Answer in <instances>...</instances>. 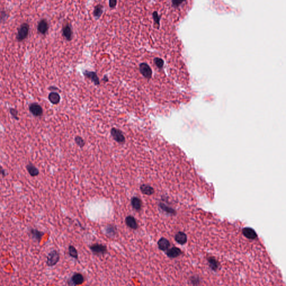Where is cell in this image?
Listing matches in <instances>:
<instances>
[{
    "mask_svg": "<svg viewBox=\"0 0 286 286\" xmlns=\"http://www.w3.org/2000/svg\"><path fill=\"white\" fill-rule=\"evenodd\" d=\"M90 250L93 254L97 256H102L107 253V248L106 245L95 243L90 246Z\"/></svg>",
    "mask_w": 286,
    "mask_h": 286,
    "instance_id": "6da1fadb",
    "label": "cell"
},
{
    "mask_svg": "<svg viewBox=\"0 0 286 286\" xmlns=\"http://www.w3.org/2000/svg\"><path fill=\"white\" fill-rule=\"evenodd\" d=\"M60 260L59 253L56 250L51 251L47 256L46 264L49 267H53L57 264Z\"/></svg>",
    "mask_w": 286,
    "mask_h": 286,
    "instance_id": "7a4b0ae2",
    "label": "cell"
},
{
    "mask_svg": "<svg viewBox=\"0 0 286 286\" xmlns=\"http://www.w3.org/2000/svg\"><path fill=\"white\" fill-rule=\"evenodd\" d=\"M62 35L67 41H72L73 38V32L71 23L66 21V22H64L62 27Z\"/></svg>",
    "mask_w": 286,
    "mask_h": 286,
    "instance_id": "3957f363",
    "label": "cell"
},
{
    "mask_svg": "<svg viewBox=\"0 0 286 286\" xmlns=\"http://www.w3.org/2000/svg\"><path fill=\"white\" fill-rule=\"evenodd\" d=\"M85 282V278L82 274L77 273L74 274L71 277V279L68 281V284L69 285H74V286H78L81 285Z\"/></svg>",
    "mask_w": 286,
    "mask_h": 286,
    "instance_id": "277c9868",
    "label": "cell"
},
{
    "mask_svg": "<svg viewBox=\"0 0 286 286\" xmlns=\"http://www.w3.org/2000/svg\"><path fill=\"white\" fill-rule=\"evenodd\" d=\"M139 71L145 78L149 79L152 76V70L148 64L142 63L139 65Z\"/></svg>",
    "mask_w": 286,
    "mask_h": 286,
    "instance_id": "5b68a950",
    "label": "cell"
},
{
    "mask_svg": "<svg viewBox=\"0 0 286 286\" xmlns=\"http://www.w3.org/2000/svg\"><path fill=\"white\" fill-rule=\"evenodd\" d=\"M111 134L113 139H114L116 142L121 144H123L125 142V136L123 135L122 131L119 129L115 128L112 129L111 130Z\"/></svg>",
    "mask_w": 286,
    "mask_h": 286,
    "instance_id": "8992f818",
    "label": "cell"
},
{
    "mask_svg": "<svg viewBox=\"0 0 286 286\" xmlns=\"http://www.w3.org/2000/svg\"><path fill=\"white\" fill-rule=\"evenodd\" d=\"M29 111L36 117H40L43 114V110L41 106L38 103H32L29 106Z\"/></svg>",
    "mask_w": 286,
    "mask_h": 286,
    "instance_id": "52a82bcc",
    "label": "cell"
},
{
    "mask_svg": "<svg viewBox=\"0 0 286 286\" xmlns=\"http://www.w3.org/2000/svg\"><path fill=\"white\" fill-rule=\"evenodd\" d=\"M29 25L26 24L22 25L18 30L17 39L19 41H21L27 37L29 32Z\"/></svg>",
    "mask_w": 286,
    "mask_h": 286,
    "instance_id": "ba28073f",
    "label": "cell"
},
{
    "mask_svg": "<svg viewBox=\"0 0 286 286\" xmlns=\"http://www.w3.org/2000/svg\"><path fill=\"white\" fill-rule=\"evenodd\" d=\"M44 234L45 233L44 232H41L37 229H33V228L30 229L29 232V235L30 237H31L33 240L37 241L38 242H40L41 239L44 236Z\"/></svg>",
    "mask_w": 286,
    "mask_h": 286,
    "instance_id": "9c48e42d",
    "label": "cell"
},
{
    "mask_svg": "<svg viewBox=\"0 0 286 286\" xmlns=\"http://www.w3.org/2000/svg\"><path fill=\"white\" fill-rule=\"evenodd\" d=\"M125 223L126 226L132 230H136L139 227L138 223L133 216L129 215L126 216L125 218Z\"/></svg>",
    "mask_w": 286,
    "mask_h": 286,
    "instance_id": "30bf717a",
    "label": "cell"
},
{
    "mask_svg": "<svg viewBox=\"0 0 286 286\" xmlns=\"http://www.w3.org/2000/svg\"><path fill=\"white\" fill-rule=\"evenodd\" d=\"M105 234L110 237H114L117 235V229L116 226L112 224H108L104 228Z\"/></svg>",
    "mask_w": 286,
    "mask_h": 286,
    "instance_id": "8fae6325",
    "label": "cell"
},
{
    "mask_svg": "<svg viewBox=\"0 0 286 286\" xmlns=\"http://www.w3.org/2000/svg\"><path fill=\"white\" fill-rule=\"evenodd\" d=\"M131 206L134 210L137 212H140L143 207V202L138 197L134 196L131 199Z\"/></svg>",
    "mask_w": 286,
    "mask_h": 286,
    "instance_id": "7c38bea8",
    "label": "cell"
},
{
    "mask_svg": "<svg viewBox=\"0 0 286 286\" xmlns=\"http://www.w3.org/2000/svg\"><path fill=\"white\" fill-rule=\"evenodd\" d=\"M182 254V251L180 248H177L176 246H173L172 248L168 249L166 251V254L167 256L170 258H175L178 256H180Z\"/></svg>",
    "mask_w": 286,
    "mask_h": 286,
    "instance_id": "4fadbf2b",
    "label": "cell"
},
{
    "mask_svg": "<svg viewBox=\"0 0 286 286\" xmlns=\"http://www.w3.org/2000/svg\"><path fill=\"white\" fill-rule=\"evenodd\" d=\"M242 234L249 239H255L258 235L256 231L251 227H244L242 230Z\"/></svg>",
    "mask_w": 286,
    "mask_h": 286,
    "instance_id": "5bb4252c",
    "label": "cell"
},
{
    "mask_svg": "<svg viewBox=\"0 0 286 286\" xmlns=\"http://www.w3.org/2000/svg\"><path fill=\"white\" fill-rule=\"evenodd\" d=\"M140 190L142 194L147 196H152L155 192V190L153 187L147 184H142L140 185Z\"/></svg>",
    "mask_w": 286,
    "mask_h": 286,
    "instance_id": "9a60e30c",
    "label": "cell"
},
{
    "mask_svg": "<svg viewBox=\"0 0 286 286\" xmlns=\"http://www.w3.org/2000/svg\"><path fill=\"white\" fill-rule=\"evenodd\" d=\"M158 248L162 251H166L169 249L171 246V243L169 240L166 239L165 237H161L159 240H158Z\"/></svg>",
    "mask_w": 286,
    "mask_h": 286,
    "instance_id": "2e32d148",
    "label": "cell"
},
{
    "mask_svg": "<svg viewBox=\"0 0 286 286\" xmlns=\"http://www.w3.org/2000/svg\"><path fill=\"white\" fill-rule=\"evenodd\" d=\"M104 12V6L101 3H98V5L95 6L94 7L93 15L94 18L96 20H98L102 15Z\"/></svg>",
    "mask_w": 286,
    "mask_h": 286,
    "instance_id": "e0dca14e",
    "label": "cell"
},
{
    "mask_svg": "<svg viewBox=\"0 0 286 286\" xmlns=\"http://www.w3.org/2000/svg\"><path fill=\"white\" fill-rule=\"evenodd\" d=\"M175 239L176 241H177L181 245H183L185 244L187 241V237L185 232H177L175 235Z\"/></svg>",
    "mask_w": 286,
    "mask_h": 286,
    "instance_id": "ac0fdd59",
    "label": "cell"
},
{
    "mask_svg": "<svg viewBox=\"0 0 286 286\" xmlns=\"http://www.w3.org/2000/svg\"><path fill=\"white\" fill-rule=\"evenodd\" d=\"M49 24L46 20H42L39 23L38 30L39 33L42 34H45L49 30Z\"/></svg>",
    "mask_w": 286,
    "mask_h": 286,
    "instance_id": "d6986e66",
    "label": "cell"
},
{
    "mask_svg": "<svg viewBox=\"0 0 286 286\" xmlns=\"http://www.w3.org/2000/svg\"><path fill=\"white\" fill-rule=\"evenodd\" d=\"M84 74L88 78L91 79L96 85H100V79L95 72L86 71L84 72Z\"/></svg>",
    "mask_w": 286,
    "mask_h": 286,
    "instance_id": "ffe728a7",
    "label": "cell"
},
{
    "mask_svg": "<svg viewBox=\"0 0 286 286\" xmlns=\"http://www.w3.org/2000/svg\"><path fill=\"white\" fill-rule=\"evenodd\" d=\"M26 168L27 169V172L31 177H36L39 175V169L35 166H34L33 164L31 163L28 164L26 166Z\"/></svg>",
    "mask_w": 286,
    "mask_h": 286,
    "instance_id": "44dd1931",
    "label": "cell"
},
{
    "mask_svg": "<svg viewBox=\"0 0 286 286\" xmlns=\"http://www.w3.org/2000/svg\"><path fill=\"white\" fill-rule=\"evenodd\" d=\"M158 206L163 211L165 212L166 213H168V214H170V215H175V214L176 213V212L175 209H173L172 207L168 206L167 205L164 204V203H162V202H160L158 204Z\"/></svg>",
    "mask_w": 286,
    "mask_h": 286,
    "instance_id": "7402d4cb",
    "label": "cell"
},
{
    "mask_svg": "<svg viewBox=\"0 0 286 286\" xmlns=\"http://www.w3.org/2000/svg\"><path fill=\"white\" fill-rule=\"evenodd\" d=\"M48 99L52 104L57 105L59 104L60 100V95L55 92H52L48 95Z\"/></svg>",
    "mask_w": 286,
    "mask_h": 286,
    "instance_id": "603a6c76",
    "label": "cell"
},
{
    "mask_svg": "<svg viewBox=\"0 0 286 286\" xmlns=\"http://www.w3.org/2000/svg\"><path fill=\"white\" fill-rule=\"evenodd\" d=\"M209 265L213 271H216L219 267V263L214 257H210L208 259Z\"/></svg>",
    "mask_w": 286,
    "mask_h": 286,
    "instance_id": "cb8c5ba5",
    "label": "cell"
},
{
    "mask_svg": "<svg viewBox=\"0 0 286 286\" xmlns=\"http://www.w3.org/2000/svg\"><path fill=\"white\" fill-rule=\"evenodd\" d=\"M68 254L72 258H74L76 260H78V251L77 250L76 248L73 245H69L68 246Z\"/></svg>",
    "mask_w": 286,
    "mask_h": 286,
    "instance_id": "d4e9b609",
    "label": "cell"
},
{
    "mask_svg": "<svg viewBox=\"0 0 286 286\" xmlns=\"http://www.w3.org/2000/svg\"><path fill=\"white\" fill-rule=\"evenodd\" d=\"M152 17H153V21H154V27L157 28V29H159V27H160L161 16L159 15L157 11H155L153 12V13H152Z\"/></svg>",
    "mask_w": 286,
    "mask_h": 286,
    "instance_id": "484cf974",
    "label": "cell"
},
{
    "mask_svg": "<svg viewBox=\"0 0 286 286\" xmlns=\"http://www.w3.org/2000/svg\"><path fill=\"white\" fill-rule=\"evenodd\" d=\"M154 63H155L156 66L159 69H162L163 67L164 61L160 58H155L154 59Z\"/></svg>",
    "mask_w": 286,
    "mask_h": 286,
    "instance_id": "4316f807",
    "label": "cell"
},
{
    "mask_svg": "<svg viewBox=\"0 0 286 286\" xmlns=\"http://www.w3.org/2000/svg\"><path fill=\"white\" fill-rule=\"evenodd\" d=\"M10 114L11 115V116H12V117L15 119V120H19V117H18L19 111H18L16 109H14V108H10Z\"/></svg>",
    "mask_w": 286,
    "mask_h": 286,
    "instance_id": "83f0119b",
    "label": "cell"
},
{
    "mask_svg": "<svg viewBox=\"0 0 286 286\" xmlns=\"http://www.w3.org/2000/svg\"><path fill=\"white\" fill-rule=\"evenodd\" d=\"M75 142L80 147H83L84 145H85V141L81 136H76L75 138Z\"/></svg>",
    "mask_w": 286,
    "mask_h": 286,
    "instance_id": "f1b7e54d",
    "label": "cell"
},
{
    "mask_svg": "<svg viewBox=\"0 0 286 286\" xmlns=\"http://www.w3.org/2000/svg\"><path fill=\"white\" fill-rule=\"evenodd\" d=\"M117 0H109V5L110 8L115 9L117 6Z\"/></svg>",
    "mask_w": 286,
    "mask_h": 286,
    "instance_id": "f546056e",
    "label": "cell"
},
{
    "mask_svg": "<svg viewBox=\"0 0 286 286\" xmlns=\"http://www.w3.org/2000/svg\"><path fill=\"white\" fill-rule=\"evenodd\" d=\"M171 1H172V5L175 7L178 6L183 1V0H171Z\"/></svg>",
    "mask_w": 286,
    "mask_h": 286,
    "instance_id": "4dcf8cb0",
    "label": "cell"
},
{
    "mask_svg": "<svg viewBox=\"0 0 286 286\" xmlns=\"http://www.w3.org/2000/svg\"><path fill=\"white\" fill-rule=\"evenodd\" d=\"M0 175H2L3 177L6 176L5 171L3 169V168L1 166V164H0Z\"/></svg>",
    "mask_w": 286,
    "mask_h": 286,
    "instance_id": "1f68e13d",
    "label": "cell"
},
{
    "mask_svg": "<svg viewBox=\"0 0 286 286\" xmlns=\"http://www.w3.org/2000/svg\"><path fill=\"white\" fill-rule=\"evenodd\" d=\"M49 90H50L52 92H54V91H55V90H58L57 88L55 87H53V86H51L49 88Z\"/></svg>",
    "mask_w": 286,
    "mask_h": 286,
    "instance_id": "d6a6232c",
    "label": "cell"
},
{
    "mask_svg": "<svg viewBox=\"0 0 286 286\" xmlns=\"http://www.w3.org/2000/svg\"><path fill=\"white\" fill-rule=\"evenodd\" d=\"M103 80L104 81H108V79H107V77L106 76H105L103 78Z\"/></svg>",
    "mask_w": 286,
    "mask_h": 286,
    "instance_id": "836d02e7",
    "label": "cell"
},
{
    "mask_svg": "<svg viewBox=\"0 0 286 286\" xmlns=\"http://www.w3.org/2000/svg\"><path fill=\"white\" fill-rule=\"evenodd\" d=\"M0 237H1V233H0Z\"/></svg>",
    "mask_w": 286,
    "mask_h": 286,
    "instance_id": "e575fe53",
    "label": "cell"
}]
</instances>
